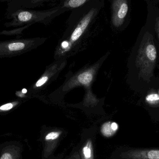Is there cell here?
<instances>
[{
    "instance_id": "obj_1",
    "label": "cell",
    "mask_w": 159,
    "mask_h": 159,
    "mask_svg": "<svg viewBox=\"0 0 159 159\" xmlns=\"http://www.w3.org/2000/svg\"><path fill=\"white\" fill-rule=\"evenodd\" d=\"M157 60V51L153 35L147 32L138 49L135 65L139 69V77L149 82L153 76Z\"/></svg>"
},
{
    "instance_id": "obj_2",
    "label": "cell",
    "mask_w": 159,
    "mask_h": 159,
    "mask_svg": "<svg viewBox=\"0 0 159 159\" xmlns=\"http://www.w3.org/2000/svg\"><path fill=\"white\" fill-rule=\"evenodd\" d=\"M58 9L47 12L18 10L11 15L13 20L5 24L7 27H20L23 25L32 24L34 22H43L49 19L55 15Z\"/></svg>"
},
{
    "instance_id": "obj_3",
    "label": "cell",
    "mask_w": 159,
    "mask_h": 159,
    "mask_svg": "<svg viewBox=\"0 0 159 159\" xmlns=\"http://www.w3.org/2000/svg\"><path fill=\"white\" fill-rule=\"evenodd\" d=\"M34 39H16L0 42V58L16 57L31 50L36 46Z\"/></svg>"
},
{
    "instance_id": "obj_4",
    "label": "cell",
    "mask_w": 159,
    "mask_h": 159,
    "mask_svg": "<svg viewBox=\"0 0 159 159\" xmlns=\"http://www.w3.org/2000/svg\"><path fill=\"white\" fill-rule=\"evenodd\" d=\"M121 159H159V148H127L120 154Z\"/></svg>"
},
{
    "instance_id": "obj_5",
    "label": "cell",
    "mask_w": 159,
    "mask_h": 159,
    "mask_svg": "<svg viewBox=\"0 0 159 159\" xmlns=\"http://www.w3.org/2000/svg\"><path fill=\"white\" fill-rule=\"evenodd\" d=\"M22 145L16 141L0 144V159H22Z\"/></svg>"
},
{
    "instance_id": "obj_6",
    "label": "cell",
    "mask_w": 159,
    "mask_h": 159,
    "mask_svg": "<svg viewBox=\"0 0 159 159\" xmlns=\"http://www.w3.org/2000/svg\"><path fill=\"white\" fill-rule=\"evenodd\" d=\"M129 10L128 0H114L112 5V22L116 27H120Z\"/></svg>"
},
{
    "instance_id": "obj_7",
    "label": "cell",
    "mask_w": 159,
    "mask_h": 159,
    "mask_svg": "<svg viewBox=\"0 0 159 159\" xmlns=\"http://www.w3.org/2000/svg\"><path fill=\"white\" fill-rule=\"evenodd\" d=\"M97 12L96 8H92L81 19L70 37L71 43L76 42L81 37L93 19L96 16Z\"/></svg>"
},
{
    "instance_id": "obj_8",
    "label": "cell",
    "mask_w": 159,
    "mask_h": 159,
    "mask_svg": "<svg viewBox=\"0 0 159 159\" xmlns=\"http://www.w3.org/2000/svg\"><path fill=\"white\" fill-rule=\"evenodd\" d=\"M61 133L62 132L60 131H53L48 133L45 136L43 151L44 157H48L52 153L57 144L58 141Z\"/></svg>"
},
{
    "instance_id": "obj_9",
    "label": "cell",
    "mask_w": 159,
    "mask_h": 159,
    "mask_svg": "<svg viewBox=\"0 0 159 159\" xmlns=\"http://www.w3.org/2000/svg\"><path fill=\"white\" fill-rule=\"evenodd\" d=\"M118 129V125L116 122H107L102 126L101 132L106 137H111L116 134Z\"/></svg>"
},
{
    "instance_id": "obj_10",
    "label": "cell",
    "mask_w": 159,
    "mask_h": 159,
    "mask_svg": "<svg viewBox=\"0 0 159 159\" xmlns=\"http://www.w3.org/2000/svg\"><path fill=\"white\" fill-rule=\"evenodd\" d=\"M23 102V100L19 98L0 106V115L7 114L8 112L17 108Z\"/></svg>"
},
{
    "instance_id": "obj_11",
    "label": "cell",
    "mask_w": 159,
    "mask_h": 159,
    "mask_svg": "<svg viewBox=\"0 0 159 159\" xmlns=\"http://www.w3.org/2000/svg\"><path fill=\"white\" fill-rule=\"evenodd\" d=\"M82 159H94L93 144L91 139H88L82 148Z\"/></svg>"
},
{
    "instance_id": "obj_12",
    "label": "cell",
    "mask_w": 159,
    "mask_h": 159,
    "mask_svg": "<svg viewBox=\"0 0 159 159\" xmlns=\"http://www.w3.org/2000/svg\"><path fill=\"white\" fill-rule=\"evenodd\" d=\"M89 0H66L63 4V7L66 8L73 9L83 5Z\"/></svg>"
},
{
    "instance_id": "obj_13",
    "label": "cell",
    "mask_w": 159,
    "mask_h": 159,
    "mask_svg": "<svg viewBox=\"0 0 159 159\" xmlns=\"http://www.w3.org/2000/svg\"><path fill=\"white\" fill-rule=\"evenodd\" d=\"M93 78V74L90 71L85 72L80 75L78 77L79 82L84 85L89 84Z\"/></svg>"
},
{
    "instance_id": "obj_14",
    "label": "cell",
    "mask_w": 159,
    "mask_h": 159,
    "mask_svg": "<svg viewBox=\"0 0 159 159\" xmlns=\"http://www.w3.org/2000/svg\"><path fill=\"white\" fill-rule=\"evenodd\" d=\"M32 24H27L24 26H21L19 28H16L14 30H11L9 31H3L0 32V34H4V35H19L22 33L23 31L25 29L28 28L29 26L31 25Z\"/></svg>"
},
{
    "instance_id": "obj_15",
    "label": "cell",
    "mask_w": 159,
    "mask_h": 159,
    "mask_svg": "<svg viewBox=\"0 0 159 159\" xmlns=\"http://www.w3.org/2000/svg\"><path fill=\"white\" fill-rule=\"evenodd\" d=\"M147 102L149 104L157 105L159 104V96L157 93H151L147 96Z\"/></svg>"
},
{
    "instance_id": "obj_16",
    "label": "cell",
    "mask_w": 159,
    "mask_h": 159,
    "mask_svg": "<svg viewBox=\"0 0 159 159\" xmlns=\"http://www.w3.org/2000/svg\"><path fill=\"white\" fill-rule=\"evenodd\" d=\"M156 30H157V33L159 39V20H157V23H156Z\"/></svg>"
},
{
    "instance_id": "obj_17",
    "label": "cell",
    "mask_w": 159,
    "mask_h": 159,
    "mask_svg": "<svg viewBox=\"0 0 159 159\" xmlns=\"http://www.w3.org/2000/svg\"><path fill=\"white\" fill-rule=\"evenodd\" d=\"M69 46V43L68 42L65 41L63 42V43H61V46L63 48H66L68 47Z\"/></svg>"
},
{
    "instance_id": "obj_18",
    "label": "cell",
    "mask_w": 159,
    "mask_h": 159,
    "mask_svg": "<svg viewBox=\"0 0 159 159\" xmlns=\"http://www.w3.org/2000/svg\"><path fill=\"white\" fill-rule=\"evenodd\" d=\"M46 1V0H32V2L33 3H37L40 2H43V1Z\"/></svg>"
},
{
    "instance_id": "obj_19",
    "label": "cell",
    "mask_w": 159,
    "mask_h": 159,
    "mask_svg": "<svg viewBox=\"0 0 159 159\" xmlns=\"http://www.w3.org/2000/svg\"><path fill=\"white\" fill-rule=\"evenodd\" d=\"M1 1H2V2H3V1H11V0H1Z\"/></svg>"
}]
</instances>
